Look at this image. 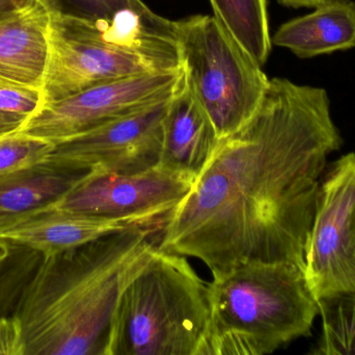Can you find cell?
<instances>
[{
	"mask_svg": "<svg viewBox=\"0 0 355 355\" xmlns=\"http://www.w3.org/2000/svg\"><path fill=\"white\" fill-rule=\"evenodd\" d=\"M342 144L327 90L269 79L254 116L220 140L166 217L157 248L212 273L248 261L304 269L327 158Z\"/></svg>",
	"mask_w": 355,
	"mask_h": 355,
	"instance_id": "obj_1",
	"label": "cell"
},
{
	"mask_svg": "<svg viewBox=\"0 0 355 355\" xmlns=\"http://www.w3.org/2000/svg\"><path fill=\"white\" fill-rule=\"evenodd\" d=\"M162 226H135L40 256L12 314L26 355H108L121 296L153 256Z\"/></svg>",
	"mask_w": 355,
	"mask_h": 355,
	"instance_id": "obj_2",
	"label": "cell"
},
{
	"mask_svg": "<svg viewBox=\"0 0 355 355\" xmlns=\"http://www.w3.org/2000/svg\"><path fill=\"white\" fill-rule=\"evenodd\" d=\"M181 68L177 21L128 8L108 18L67 14L52 2L45 104L116 79Z\"/></svg>",
	"mask_w": 355,
	"mask_h": 355,
	"instance_id": "obj_3",
	"label": "cell"
},
{
	"mask_svg": "<svg viewBox=\"0 0 355 355\" xmlns=\"http://www.w3.org/2000/svg\"><path fill=\"white\" fill-rule=\"evenodd\" d=\"M204 355H264L311 335L319 315L304 269L248 261L212 273Z\"/></svg>",
	"mask_w": 355,
	"mask_h": 355,
	"instance_id": "obj_4",
	"label": "cell"
},
{
	"mask_svg": "<svg viewBox=\"0 0 355 355\" xmlns=\"http://www.w3.org/2000/svg\"><path fill=\"white\" fill-rule=\"evenodd\" d=\"M209 316L208 283L156 248L121 296L108 355H204Z\"/></svg>",
	"mask_w": 355,
	"mask_h": 355,
	"instance_id": "obj_5",
	"label": "cell"
},
{
	"mask_svg": "<svg viewBox=\"0 0 355 355\" xmlns=\"http://www.w3.org/2000/svg\"><path fill=\"white\" fill-rule=\"evenodd\" d=\"M177 37L186 87L225 139L254 116L269 79L214 16L177 21Z\"/></svg>",
	"mask_w": 355,
	"mask_h": 355,
	"instance_id": "obj_6",
	"label": "cell"
},
{
	"mask_svg": "<svg viewBox=\"0 0 355 355\" xmlns=\"http://www.w3.org/2000/svg\"><path fill=\"white\" fill-rule=\"evenodd\" d=\"M304 273L317 300L355 293V154L333 163L321 179L304 250Z\"/></svg>",
	"mask_w": 355,
	"mask_h": 355,
	"instance_id": "obj_7",
	"label": "cell"
},
{
	"mask_svg": "<svg viewBox=\"0 0 355 355\" xmlns=\"http://www.w3.org/2000/svg\"><path fill=\"white\" fill-rule=\"evenodd\" d=\"M182 68L116 79L44 104L17 133L56 144L172 97L183 85Z\"/></svg>",
	"mask_w": 355,
	"mask_h": 355,
	"instance_id": "obj_8",
	"label": "cell"
},
{
	"mask_svg": "<svg viewBox=\"0 0 355 355\" xmlns=\"http://www.w3.org/2000/svg\"><path fill=\"white\" fill-rule=\"evenodd\" d=\"M196 179L160 165L129 174L89 172L52 208L141 225L164 224Z\"/></svg>",
	"mask_w": 355,
	"mask_h": 355,
	"instance_id": "obj_9",
	"label": "cell"
},
{
	"mask_svg": "<svg viewBox=\"0 0 355 355\" xmlns=\"http://www.w3.org/2000/svg\"><path fill=\"white\" fill-rule=\"evenodd\" d=\"M172 97L54 144L47 160L98 174L153 168L159 165L164 120Z\"/></svg>",
	"mask_w": 355,
	"mask_h": 355,
	"instance_id": "obj_10",
	"label": "cell"
},
{
	"mask_svg": "<svg viewBox=\"0 0 355 355\" xmlns=\"http://www.w3.org/2000/svg\"><path fill=\"white\" fill-rule=\"evenodd\" d=\"M51 8L52 0L0 3V77L43 87Z\"/></svg>",
	"mask_w": 355,
	"mask_h": 355,
	"instance_id": "obj_11",
	"label": "cell"
},
{
	"mask_svg": "<svg viewBox=\"0 0 355 355\" xmlns=\"http://www.w3.org/2000/svg\"><path fill=\"white\" fill-rule=\"evenodd\" d=\"M141 225L125 219L93 216L51 206L2 231L0 240L46 258Z\"/></svg>",
	"mask_w": 355,
	"mask_h": 355,
	"instance_id": "obj_12",
	"label": "cell"
},
{
	"mask_svg": "<svg viewBox=\"0 0 355 355\" xmlns=\"http://www.w3.org/2000/svg\"><path fill=\"white\" fill-rule=\"evenodd\" d=\"M219 142L212 121L184 85L171 98L164 117L160 166L198 179Z\"/></svg>",
	"mask_w": 355,
	"mask_h": 355,
	"instance_id": "obj_13",
	"label": "cell"
},
{
	"mask_svg": "<svg viewBox=\"0 0 355 355\" xmlns=\"http://www.w3.org/2000/svg\"><path fill=\"white\" fill-rule=\"evenodd\" d=\"M89 172L46 160L0 175V233L51 208Z\"/></svg>",
	"mask_w": 355,
	"mask_h": 355,
	"instance_id": "obj_14",
	"label": "cell"
},
{
	"mask_svg": "<svg viewBox=\"0 0 355 355\" xmlns=\"http://www.w3.org/2000/svg\"><path fill=\"white\" fill-rule=\"evenodd\" d=\"M271 41L300 58L352 49L355 48V2L331 0L310 14L282 24Z\"/></svg>",
	"mask_w": 355,
	"mask_h": 355,
	"instance_id": "obj_15",
	"label": "cell"
},
{
	"mask_svg": "<svg viewBox=\"0 0 355 355\" xmlns=\"http://www.w3.org/2000/svg\"><path fill=\"white\" fill-rule=\"evenodd\" d=\"M214 18L260 66L271 51L267 0H210Z\"/></svg>",
	"mask_w": 355,
	"mask_h": 355,
	"instance_id": "obj_16",
	"label": "cell"
},
{
	"mask_svg": "<svg viewBox=\"0 0 355 355\" xmlns=\"http://www.w3.org/2000/svg\"><path fill=\"white\" fill-rule=\"evenodd\" d=\"M322 335L313 350L318 355H355V293L320 298Z\"/></svg>",
	"mask_w": 355,
	"mask_h": 355,
	"instance_id": "obj_17",
	"label": "cell"
},
{
	"mask_svg": "<svg viewBox=\"0 0 355 355\" xmlns=\"http://www.w3.org/2000/svg\"><path fill=\"white\" fill-rule=\"evenodd\" d=\"M44 104L42 88L0 77V135L20 131Z\"/></svg>",
	"mask_w": 355,
	"mask_h": 355,
	"instance_id": "obj_18",
	"label": "cell"
},
{
	"mask_svg": "<svg viewBox=\"0 0 355 355\" xmlns=\"http://www.w3.org/2000/svg\"><path fill=\"white\" fill-rule=\"evenodd\" d=\"M54 144L25 133L0 135V175L45 162Z\"/></svg>",
	"mask_w": 355,
	"mask_h": 355,
	"instance_id": "obj_19",
	"label": "cell"
},
{
	"mask_svg": "<svg viewBox=\"0 0 355 355\" xmlns=\"http://www.w3.org/2000/svg\"><path fill=\"white\" fill-rule=\"evenodd\" d=\"M12 244L0 240V306L4 300L12 299L14 292L21 293V287L26 283L31 273L27 272L29 268L37 265L27 264V261L23 258L22 262L12 258L16 254H12Z\"/></svg>",
	"mask_w": 355,
	"mask_h": 355,
	"instance_id": "obj_20",
	"label": "cell"
},
{
	"mask_svg": "<svg viewBox=\"0 0 355 355\" xmlns=\"http://www.w3.org/2000/svg\"><path fill=\"white\" fill-rule=\"evenodd\" d=\"M54 6L67 14L85 18H108L128 8H141V0H52Z\"/></svg>",
	"mask_w": 355,
	"mask_h": 355,
	"instance_id": "obj_21",
	"label": "cell"
},
{
	"mask_svg": "<svg viewBox=\"0 0 355 355\" xmlns=\"http://www.w3.org/2000/svg\"><path fill=\"white\" fill-rule=\"evenodd\" d=\"M0 355H26L22 325L15 315H0Z\"/></svg>",
	"mask_w": 355,
	"mask_h": 355,
	"instance_id": "obj_22",
	"label": "cell"
},
{
	"mask_svg": "<svg viewBox=\"0 0 355 355\" xmlns=\"http://www.w3.org/2000/svg\"><path fill=\"white\" fill-rule=\"evenodd\" d=\"M277 1H279V3L282 4V6H286V8H316L323 6V4L327 3V2L331 1V0H277Z\"/></svg>",
	"mask_w": 355,
	"mask_h": 355,
	"instance_id": "obj_23",
	"label": "cell"
},
{
	"mask_svg": "<svg viewBox=\"0 0 355 355\" xmlns=\"http://www.w3.org/2000/svg\"><path fill=\"white\" fill-rule=\"evenodd\" d=\"M3 1H6V0H0V3H1V2H3Z\"/></svg>",
	"mask_w": 355,
	"mask_h": 355,
	"instance_id": "obj_24",
	"label": "cell"
}]
</instances>
